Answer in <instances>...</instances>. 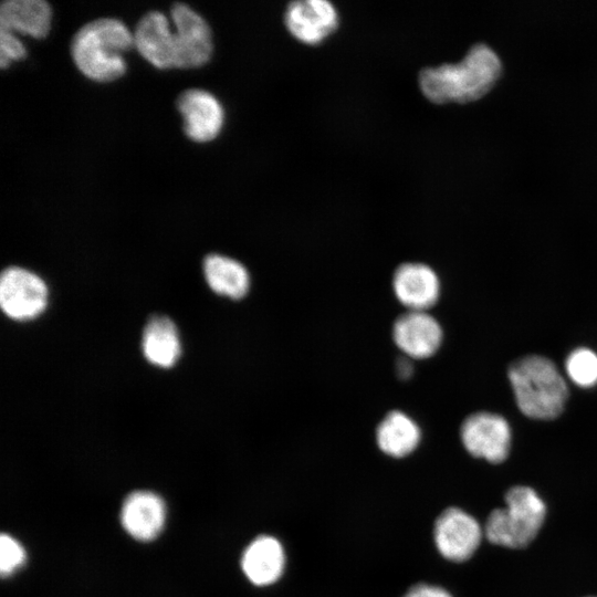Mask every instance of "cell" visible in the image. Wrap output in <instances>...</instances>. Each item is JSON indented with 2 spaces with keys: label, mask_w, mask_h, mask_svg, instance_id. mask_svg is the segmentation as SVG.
<instances>
[{
  "label": "cell",
  "mask_w": 597,
  "mask_h": 597,
  "mask_svg": "<svg viewBox=\"0 0 597 597\" xmlns=\"http://www.w3.org/2000/svg\"><path fill=\"white\" fill-rule=\"evenodd\" d=\"M501 70L498 54L486 44L478 43L455 64L421 70L419 86L433 103L470 102L493 86Z\"/></svg>",
  "instance_id": "obj_1"
},
{
  "label": "cell",
  "mask_w": 597,
  "mask_h": 597,
  "mask_svg": "<svg viewBox=\"0 0 597 597\" xmlns=\"http://www.w3.org/2000/svg\"><path fill=\"white\" fill-rule=\"evenodd\" d=\"M134 46V34L115 18H100L84 24L71 42L77 69L97 82L117 80L126 72L123 53Z\"/></svg>",
  "instance_id": "obj_2"
},
{
  "label": "cell",
  "mask_w": 597,
  "mask_h": 597,
  "mask_svg": "<svg viewBox=\"0 0 597 597\" xmlns=\"http://www.w3.org/2000/svg\"><path fill=\"white\" fill-rule=\"evenodd\" d=\"M507 375L517 407L525 416L549 420L562 413L568 389L552 360L537 355L525 356L510 366Z\"/></svg>",
  "instance_id": "obj_3"
},
{
  "label": "cell",
  "mask_w": 597,
  "mask_h": 597,
  "mask_svg": "<svg viewBox=\"0 0 597 597\" xmlns=\"http://www.w3.org/2000/svg\"><path fill=\"white\" fill-rule=\"evenodd\" d=\"M506 506L493 510L484 534L490 543L509 548H523L538 534L546 516V505L530 486L516 485L504 496Z\"/></svg>",
  "instance_id": "obj_4"
},
{
  "label": "cell",
  "mask_w": 597,
  "mask_h": 597,
  "mask_svg": "<svg viewBox=\"0 0 597 597\" xmlns=\"http://www.w3.org/2000/svg\"><path fill=\"white\" fill-rule=\"evenodd\" d=\"M465 450L491 463L503 462L511 448V428L500 415L481 411L470 415L460 428Z\"/></svg>",
  "instance_id": "obj_5"
},
{
  "label": "cell",
  "mask_w": 597,
  "mask_h": 597,
  "mask_svg": "<svg viewBox=\"0 0 597 597\" xmlns=\"http://www.w3.org/2000/svg\"><path fill=\"white\" fill-rule=\"evenodd\" d=\"M483 536L480 523L459 507H448L433 526L434 545L442 557L461 563L478 549Z\"/></svg>",
  "instance_id": "obj_6"
},
{
  "label": "cell",
  "mask_w": 597,
  "mask_h": 597,
  "mask_svg": "<svg viewBox=\"0 0 597 597\" xmlns=\"http://www.w3.org/2000/svg\"><path fill=\"white\" fill-rule=\"evenodd\" d=\"M48 289L34 273L18 266L6 269L0 279V304L7 316L30 320L46 306Z\"/></svg>",
  "instance_id": "obj_7"
},
{
  "label": "cell",
  "mask_w": 597,
  "mask_h": 597,
  "mask_svg": "<svg viewBox=\"0 0 597 597\" xmlns=\"http://www.w3.org/2000/svg\"><path fill=\"white\" fill-rule=\"evenodd\" d=\"M177 45V67L191 69L206 64L212 54V33L207 21L185 3L170 10Z\"/></svg>",
  "instance_id": "obj_8"
},
{
  "label": "cell",
  "mask_w": 597,
  "mask_h": 597,
  "mask_svg": "<svg viewBox=\"0 0 597 597\" xmlns=\"http://www.w3.org/2000/svg\"><path fill=\"white\" fill-rule=\"evenodd\" d=\"M166 521V502L154 491H133L127 494L121 505V525L135 541H154L163 532Z\"/></svg>",
  "instance_id": "obj_9"
},
{
  "label": "cell",
  "mask_w": 597,
  "mask_h": 597,
  "mask_svg": "<svg viewBox=\"0 0 597 597\" xmlns=\"http://www.w3.org/2000/svg\"><path fill=\"white\" fill-rule=\"evenodd\" d=\"M391 335L395 345L411 359L433 356L443 337L439 322L425 311L400 314L394 322Z\"/></svg>",
  "instance_id": "obj_10"
},
{
  "label": "cell",
  "mask_w": 597,
  "mask_h": 597,
  "mask_svg": "<svg viewBox=\"0 0 597 597\" xmlns=\"http://www.w3.org/2000/svg\"><path fill=\"white\" fill-rule=\"evenodd\" d=\"M177 108L184 118L185 134L195 142H210L222 129L223 107L208 91L200 88L184 91L178 96Z\"/></svg>",
  "instance_id": "obj_11"
},
{
  "label": "cell",
  "mask_w": 597,
  "mask_h": 597,
  "mask_svg": "<svg viewBox=\"0 0 597 597\" xmlns=\"http://www.w3.org/2000/svg\"><path fill=\"white\" fill-rule=\"evenodd\" d=\"M392 291L408 311L431 308L440 296V280L432 268L420 262L399 264L392 274Z\"/></svg>",
  "instance_id": "obj_12"
},
{
  "label": "cell",
  "mask_w": 597,
  "mask_h": 597,
  "mask_svg": "<svg viewBox=\"0 0 597 597\" xmlns=\"http://www.w3.org/2000/svg\"><path fill=\"white\" fill-rule=\"evenodd\" d=\"M284 23L298 41L317 44L337 28L338 13L327 0H297L286 7Z\"/></svg>",
  "instance_id": "obj_13"
},
{
  "label": "cell",
  "mask_w": 597,
  "mask_h": 597,
  "mask_svg": "<svg viewBox=\"0 0 597 597\" xmlns=\"http://www.w3.org/2000/svg\"><path fill=\"white\" fill-rule=\"evenodd\" d=\"M133 34L134 46L150 64L158 69L177 67L175 32L163 12H147L138 21Z\"/></svg>",
  "instance_id": "obj_14"
},
{
  "label": "cell",
  "mask_w": 597,
  "mask_h": 597,
  "mask_svg": "<svg viewBox=\"0 0 597 597\" xmlns=\"http://www.w3.org/2000/svg\"><path fill=\"white\" fill-rule=\"evenodd\" d=\"M286 555L283 544L268 534L254 537L243 549L240 567L254 586L265 587L276 583L283 575Z\"/></svg>",
  "instance_id": "obj_15"
},
{
  "label": "cell",
  "mask_w": 597,
  "mask_h": 597,
  "mask_svg": "<svg viewBox=\"0 0 597 597\" xmlns=\"http://www.w3.org/2000/svg\"><path fill=\"white\" fill-rule=\"evenodd\" d=\"M52 9L43 0H7L0 6V30L45 38L51 28Z\"/></svg>",
  "instance_id": "obj_16"
},
{
  "label": "cell",
  "mask_w": 597,
  "mask_h": 597,
  "mask_svg": "<svg viewBox=\"0 0 597 597\" xmlns=\"http://www.w3.org/2000/svg\"><path fill=\"white\" fill-rule=\"evenodd\" d=\"M376 443L388 457L401 459L412 453L420 443L418 423L401 410L387 412L376 428Z\"/></svg>",
  "instance_id": "obj_17"
},
{
  "label": "cell",
  "mask_w": 597,
  "mask_h": 597,
  "mask_svg": "<svg viewBox=\"0 0 597 597\" xmlns=\"http://www.w3.org/2000/svg\"><path fill=\"white\" fill-rule=\"evenodd\" d=\"M203 272L208 285L219 295L241 300L249 292L250 274L242 263L232 258L209 254L203 261Z\"/></svg>",
  "instance_id": "obj_18"
},
{
  "label": "cell",
  "mask_w": 597,
  "mask_h": 597,
  "mask_svg": "<svg viewBox=\"0 0 597 597\" xmlns=\"http://www.w3.org/2000/svg\"><path fill=\"white\" fill-rule=\"evenodd\" d=\"M142 347L149 363L163 368L175 365L180 343L172 321L167 316H153L145 326Z\"/></svg>",
  "instance_id": "obj_19"
},
{
  "label": "cell",
  "mask_w": 597,
  "mask_h": 597,
  "mask_svg": "<svg viewBox=\"0 0 597 597\" xmlns=\"http://www.w3.org/2000/svg\"><path fill=\"white\" fill-rule=\"evenodd\" d=\"M568 377L579 387L589 388L597 384V354L587 347L574 349L565 362Z\"/></svg>",
  "instance_id": "obj_20"
},
{
  "label": "cell",
  "mask_w": 597,
  "mask_h": 597,
  "mask_svg": "<svg viewBox=\"0 0 597 597\" xmlns=\"http://www.w3.org/2000/svg\"><path fill=\"white\" fill-rule=\"evenodd\" d=\"M27 561V551L21 542L10 533L0 537V570L3 577L13 575Z\"/></svg>",
  "instance_id": "obj_21"
},
{
  "label": "cell",
  "mask_w": 597,
  "mask_h": 597,
  "mask_svg": "<svg viewBox=\"0 0 597 597\" xmlns=\"http://www.w3.org/2000/svg\"><path fill=\"white\" fill-rule=\"evenodd\" d=\"M27 55V49L14 33L0 30V65L2 69L9 66L12 62L23 59Z\"/></svg>",
  "instance_id": "obj_22"
},
{
  "label": "cell",
  "mask_w": 597,
  "mask_h": 597,
  "mask_svg": "<svg viewBox=\"0 0 597 597\" xmlns=\"http://www.w3.org/2000/svg\"><path fill=\"white\" fill-rule=\"evenodd\" d=\"M404 597H452V595L440 586L420 583L410 587Z\"/></svg>",
  "instance_id": "obj_23"
},
{
  "label": "cell",
  "mask_w": 597,
  "mask_h": 597,
  "mask_svg": "<svg viewBox=\"0 0 597 597\" xmlns=\"http://www.w3.org/2000/svg\"><path fill=\"white\" fill-rule=\"evenodd\" d=\"M586 597H596V596H586Z\"/></svg>",
  "instance_id": "obj_24"
}]
</instances>
